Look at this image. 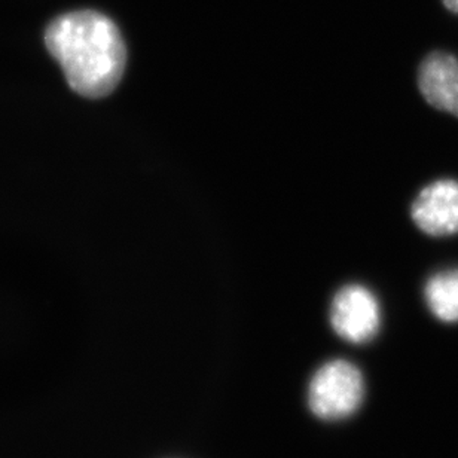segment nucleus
<instances>
[{
  "instance_id": "nucleus-1",
  "label": "nucleus",
  "mask_w": 458,
  "mask_h": 458,
  "mask_svg": "<svg viewBox=\"0 0 458 458\" xmlns=\"http://www.w3.org/2000/svg\"><path fill=\"white\" fill-rule=\"evenodd\" d=\"M45 44L67 84L84 98H105L123 78L127 49L118 27L103 13L78 11L55 18Z\"/></svg>"
},
{
  "instance_id": "nucleus-2",
  "label": "nucleus",
  "mask_w": 458,
  "mask_h": 458,
  "mask_svg": "<svg viewBox=\"0 0 458 458\" xmlns=\"http://www.w3.org/2000/svg\"><path fill=\"white\" fill-rule=\"evenodd\" d=\"M365 383L360 370L345 360H332L316 372L310 383V408L325 420H340L360 406Z\"/></svg>"
},
{
  "instance_id": "nucleus-3",
  "label": "nucleus",
  "mask_w": 458,
  "mask_h": 458,
  "mask_svg": "<svg viewBox=\"0 0 458 458\" xmlns=\"http://www.w3.org/2000/svg\"><path fill=\"white\" fill-rule=\"evenodd\" d=\"M331 323L344 340L368 343L381 327L378 301L369 289L360 284L343 287L332 301Z\"/></svg>"
},
{
  "instance_id": "nucleus-4",
  "label": "nucleus",
  "mask_w": 458,
  "mask_h": 458,
  "mask_svg": "<svg viewBox=\"0 0 458 458\" xmlns=\"http://www.w3.org/2000/svg\"><path fill=\"white\" fill-rule=\"evenodd\" d=\"M411 217L430 237L458 233V181L441 179L420 191L411 206Z\"/></svg>"
},
{
  "instance_id": "nucleus-5",
  "label": "nucleus",
  "mask_w": 458,
  "mask_h": 458,
  "mask_svg": "<svg viewBox=\"0 0 458 458\" xmlns=\"http://www.w3.org/2000/svg\"><path fill=\"white\" fill-rule=\"evenodd\" d=\"M419 89L430 106L458 116V58L444 51L428 54L420 64Z\"/></svg>"
},
{
  "instance_id": "nucleus-6",
  "label": "nucleus",
  "mask_w": 458,
  "mask_h": 458,
  "mask_svg": "<svg viewBox=\"0 0 458 458\" xmlns=\"http://www.w3.org/2000/svg\"><path fill=\"white\" fill-rule=\"evenodd\" d=\"M424 301L437 320L458 323V268L445 269L428 278Z\"/></svg>"
},
{
  "instance_id": "nucleus-7",
  "label": "nucleus",
  "mask_w": 458,
  "mask_h": 458,
  "mask_svg": "<svg viewBox=\"0 0 458 458\" xmlns=\"http://www.w3.org/2000/svg\"><path fill=\"white\" fill-rule=\"evenodd\" d=\"M446 9H450L451 13H458V0H444Z\"/></svg>"
}]
</instances>
